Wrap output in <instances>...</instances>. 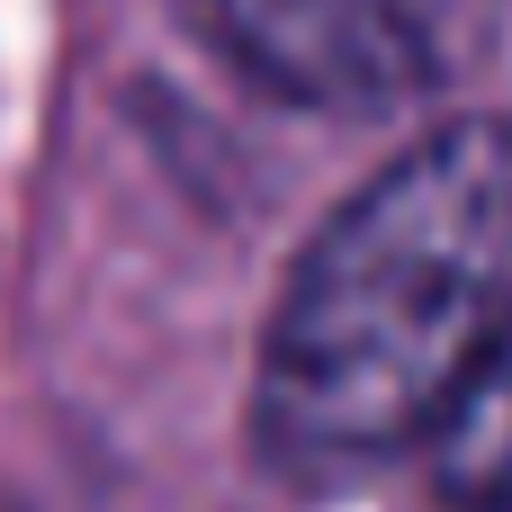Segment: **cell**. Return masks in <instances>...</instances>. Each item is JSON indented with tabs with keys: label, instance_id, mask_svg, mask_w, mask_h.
I'll list each match as a JSON object with an SVG mask.
<instances>
[{
	"label": "cell",
	"instance_id": "3",
	"mask_svg": "<svg viewBox=\"0 0 512 512\" xmlns=\"http://www.w3.org/2000/svg\"><path fill=\"white\" fill-rule=\"evenodd\" d=\"M432 486L441 512H512V324L432 423Z\"/></svg>",
	"mask_w": 512,
	"mask_h": 512
},
{
	"label": "cell",
	"instance_id": "1",
	"mask_svg": "<svg viewBox=\"0 0 512 512\" xmlns=\"http://www.w3.org/2000/svg\"><path fill=\"white\" fill-rule=\"evenodd\" d=\"M512 324V126L459 117L333 207L279 288L252 432L333 486L414 450Z\"/></svg>",
	"mask_w": 512,
	"mask_h": 512
},
{
	"label": "cell",
	"instance_id": "2",
	"mask_svg": "<svg viewBox=\"0 0 512 512\" xmlns=\"http://www.w3.org/2000/svg\"><path fill=\"white\" fill-rule=\"evenodd\" d=\"M216 45L297 108H396L486 27V0H198Z\"/></svg>",
	"mask_w": 512,
	"mask_h": 512
}]
</instances>
